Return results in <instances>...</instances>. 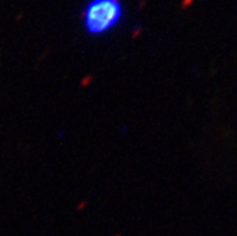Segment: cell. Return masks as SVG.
Returning <instances> with one entry per match:
<instances>
[{"instance_id":"cell-1","label":"cell","mask_w":237,"mask_h":236,"mask_svg":"<svg viewBox=\"0 0 237 236\" xmlns=\"http://www.w3.org/2000/svg\"><path fill=\"white\" fill-rule=\"evenodd\" d=\"M124 7L121 0H90L83 11V25L89 35H102L121 22Z\"/></svg>"}]
</instances>
